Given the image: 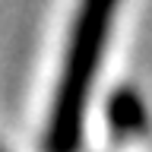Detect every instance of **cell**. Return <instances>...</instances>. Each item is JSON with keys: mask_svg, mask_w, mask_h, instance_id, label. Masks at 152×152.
I'll return each instance as SVG.
<instances>
[{"mask_svg": "<svg viewBox=\"0 0 152 152\" xmlns=\"http://www.w3.org/2000/svg\"><path fill=\"white\" fill-rule=\"evenodd\" d=\"M114 7L117 0H83L79 26L73 32V45L64 64V79L54 95V114L45 130V152H73V142L79 140L86 92L92 83V70L98 66V57H102Z\"/></svg>", "mask_w": 152, "mask_h": 152, "instance_id": "1", "label": "cell"}]
</instances>
